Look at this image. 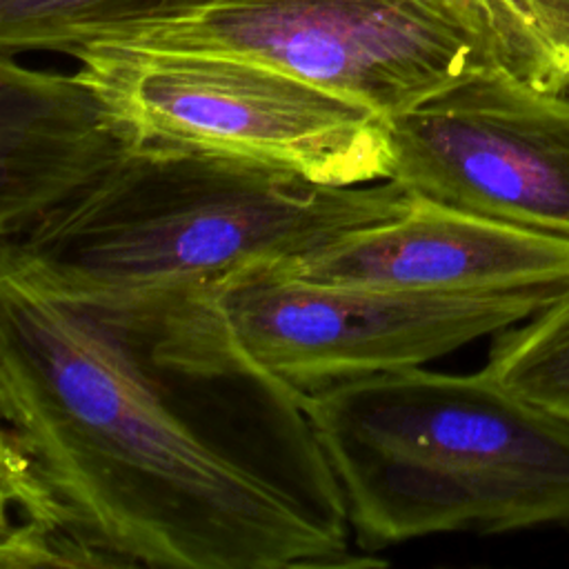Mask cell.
Instances as JSON below:
<instances>
[{
  "label": "cell",
  "mask_w": 569,
  "mask_h": 569,
  "mask_svg": "<svg viewBox=\"0 0 569 569\" xmlns=\"http://www.w3.org/2000/svg\"><path fill=\"white\" fill-rule=\"evenodd\" d=\"M0 409L111 567L376 565L349 551L305 393L216 287L67 293L0 271Z\"/></svg>",
  "instance_id": "1"
},
{
  "label": "cell",
  "mask_w": 569,
  "mask_h": 569,
  "mask_svg": "<svg viewBox=\"0 0 569 569\" xmlns=\"http://www.w3.org/2000/svg\"><path fill=\"white\" fill-rule=\"evenodd\" d=\"M411 200L393 178L322 184L240 156L138 140L80 196L2 240L0 271L67 293L218 289L396 218Z\"/></svg>",
  "instance_id": "2"
},
{
  "label": "cell",
  "mask_w": 569,
  "mask_h": 569,
  "mask_svg": "<svg viewBox=\"0 0 569 569\" xmlns=\"http://www.w3.org/2000/svg\"><path fill=\"white\" fill-rule=\"evenodd\" d=\"M365 553L569 525V420L489 369L387 371L305 396Z\"/></svg>",
  "instance_id": "3"
},
{
  "label": "cell",
  "mask_w": 569,
  "mask_h": 569,
  "mask_svg": "<svg viewBox=\"0 0 569 569\" xmlns=\"http://www.w3.org/2000/svg\"><path fill=\"white\" fill-rule=\"evenodd\" d=\"M89 44L251 58L387 120L482 71L536 80L531 44L496 0H222Z\"/></svg>",
  "instance_id": "4"
},
{
  "label": "cell",
  "mask_w": 569,
  "mask_h": 569,
  "mask_svg": "<svg viewBox=\"0 0 569 569\" xmlns=\"http://www.w3.org/2000/svg\"><path fill=\"white\" fill-rule=\"evenodd\" d=\"M69 56L136 142L240 156L338 187L391 178L387 118L273 64L124 44Z\"/></svg>",
  "instance_id": "5"
},
{
  "label": "cell",
  "mask_w": 569,
  "mask_h": 569,
  "mask_svg": "<svg viewBox=\"0 0 569 569\" xmlns=\"http://www.w3.org/2000/svg\"><path fill=\"white\" fill-rule=\"evenodd\" d=\"M567 289H387L313 282L267 264L222 282L218 298L244 347L309 396L422 367L527 320Z\"/></svg>",
  "instance_id": "6"
},
{
  "label": "cell",
  "mask_w": 569,
  "mask_h": 569,
  "mask_svg": "<svg viewBox=\"0 0 569 569\" xmlns=\"http://www.w3.org/2000/svg\"><path fill=\"white\" fill-rule=\"evenodd\" d=\"M387 138L413 196L569 240V89L482 71L389 118Z\"/></svg>",
  "instance_id": "7"
},
{
  "label": "cell",
  "mask_w": 569,
  "mask_h": 569,
  "mask_svg": "<svg viewBox=\"0 0 569 569\" xmlns=\"http://www.w3.org/2000/svg\"><path fill=\"white\" fill-rule=\"evenodd\" d=\"M280 267L313 282L387 289L569 287V240L413 196L396 218Z\"/></svg>",
  "instance_id": "8"
},
{
  "label": "cell",
  "mask_w": 569,
  "mask_h": 569,
  "mask_svg": "<svg viewBox=\"0 0 569 569\" xmlns=\"http://www.w3.org/2000/svg\"><path fill=\"white\" fill-rule=\"evenodd\" d=\"M133 142L80 71L51 73L0 56V238L40 224Z\"/></svg>",
  "instance_id": "9"
},
{
  "label": "cell",
  "mask_w": 569,
  "mask_h": 569,
  "mask_svg": "<svg viewBox=\"0 0 569 569\" xmlns=\"http://www.w3.org/2000/svg\"><path fill=\"white\" fill-rule=\"evenodd\" d=\"M2 538L0 565L27 567H111L73 527L67 511L40 478L20 442L2 429Z\"/></svg>",
  "instance_id": "10"
},
{
  "label": "cell",
  "mask_w": 569,
  "mask_h": 569,
  "mask_svg": "<svg viewBox=\"0 0 569 569\" xmlns=\"http://www.w3.org/2000/svg\"><path fill=\"white\" fill-rule=\"evenodd\" d=\"M222 0H0V56L62 51Z\"/></svg>",
  "instance_id": "11"
},
{
  "label": "cell",
  "mask_w": 569,
  "mask_h": 569,
  "mask_svg": "<svg viewBox=\"0 0 569 569\" xmlns=\"http://www.w3.org/2000/svg\"><path fill=\"white\" fill-rule=\"evenodd\" d=\"M485 369L569 420V289L527 320L498 331Z\"/></svg>",
  "instance_id": "12"
},
{
  "label": "cell",
  "mask_w": 569,
  "mask_h": 569,
  "mask_svg": "<svg viewBox=\"0 0 569 569\" xmlns=\"http://www.w3.org/2000/svg\"><path fill=\"white\" fill-rule=\"evenodd\" d=\"M538 42L553 82L569 89V0H511Z\"/></svg>",
  "instance_id": "13"
}]
</instances>
